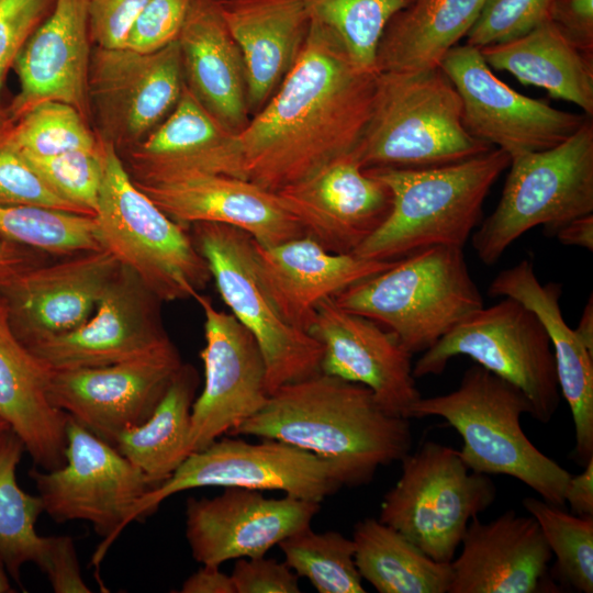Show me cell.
<instances>
[{
    "label": "cell",
    "instance_id": "cell-15",
    "mask_svg": "<svg viewBox=\"0 0 593 593\" xmlns=\"http://www.w3.org/2000/svg\"><path fill=\"white\" fill-rule=\"evenodd\" d=\"M182 365L170 339L131 360L53 370L47 395L56 409L115 447L123 433L152 415Z\"/></svg>",
    "mask_w": 593,
    "mask_h": 593
},
{
    "label": "cell",
    "instance_id": "cell-20",
    "mask_svg": "<svg viewBox=\"0 0 593 593\" xmlns=\"http://www.w3.org/2000/svg\"><path fill=\"white\" fill-rule=\"evenodd\" d=\"M309 333L323 347L321 372L367 387L385 413L409 418L422 395L413 355L392 332L331 296L316 305Z\"/></svg>",
    "mask_w": 593,
    "mask_h": 593
},
{
    "label": "cell",
    "instance_id": "cell-43",
    "mask_svg": "<svg viewBox=\"0 0 593 593\" xmlns=\"http://www.w3.org/2000/svg\"><path fill=\"white\" fill-rule=\"evenodd\" d=\"M552 0H485L468 32V45L483 48L521 37L548 18Z\"/></svg>",
    "mask_w": 593,
    "mask_h": 593
},
{
    "label": "cell",
    "instance_id": "cell-21",
    "mask_svg": "<svg viewBox=\"0 0 593 593\" xmlns=\"http://www.w3.org/2000/svg\"><path fill=\"white\" fill-rule=\"evenodd\" d=\"M120 265L103 248L19 272L0 288L15 336L30 347L83 324Z\"/></svg>",
    "mask_w": 593,
    "mask_h": 593
},
{
    "label": "cell",
    "instance_id": "cell-8",
    "mask_svg": "<svg viewBox=\"0 0 593 593\" xmlns=\"http://www.w3.org/2000/svg\"><path fill=\"white\" fill-rule=\"evenodd\" d=\"M494 211L471 235L479 259L494 265L524 233L542 225L547 234L593 213V124L586 118L563 143L511 158Z\"/></svg>",
    "mask_w": 593,
    "mask_h": 593
},
{
    "label": "cell",
    "instance_id": "cell-33",
    "mask_svg": "<svg viewBox=\"0 0 593 593\" xmlns=\"http://www.w3.org/2000/svg\"><path fill=\"white\" fill-rule=\"evenodd\" d=\"M480 52L490 68L507 71L523 85L544 88L550 97L571 102L592 116L593 56L574 47L549 21Z\"/></svg>",
    "mask_w": 593,
    "mask_h": 593
},
{
    "label": "cell",
    "instance_id": "cell-36",
    "mask_svg": "<svg viewBox=\"0 0 593 593\" xmlns=\"http://www.w3.org/2000/svg\"><path fill=\"white\" fill-rule=\"evenodd\" d=\"M24 451V444L11 428L0 432V559L20 586L23 566H37L44 546V536L35 530L44 513L43 502L38 495L22 490L16 481Z\"/></svg>",
    "mask_w": 593,
    "mask_h": 593
},
{
    "label": "cell",
    "instance_id": "cell-2",
    "mask_svg": "<svg viewBox=\"0 0 593 593\" xmlns=\"http://www.w3.org/2000/svg\"><path fill=\"white\" fill-rule=\"evenodd\" d=\"M231 435L277 439L325 458L344 486L368 484L413 446L409 418L385 413L367 387L323 372L273 391Z\"/></svg>",
    "mask_w": 593,
    "mask_h": 593
},
{
    "label": "cell",
    "instance_id": "cell-34",
    "mask_svg": "<svg viewBox=\"0 0 593 593\" xmlns=\"http://www.w3.org/2000/svg\"><path fill=\"white\" fill-rule=\"evenodd\" d=\"M355 563L379 593H449L451 562H438L379 518L359 521L353 532Z\"/></svg>",
    "mask_w": 593,
    "mask_h": 593
},
{
    "label": "cell",
    "instance_id": "cell-27",
    "mask_svg": "<svg viewBox=\"0 0 593 593\" xmlns=\"http://www.w3.org/2000/svg\"><path fill=\"white\" fill-rule=\"evenodd\" d=\"M491 296L512 298L530 309L545 327L556 361L558 384L575 432L574 459L584 467L593 458V354L564 321L558 282L541 283L529 259L501 270L491 281Z\"/></svg>",
    "mask_w": 593,
    "mask_h": 593
},
{
    "label": "cell",
    "instance_id": "cell-32",
    "mask_svg": "<svg viewBox=\"0 0 593 593\" xmlns=\"http://www.w3.org/2000/svg\"><path fill=\"white\" fill-rule=\"evenodd\" d=\"M485 0H413L398 11L380 37L377 72H415L439 68L466 37Z\"/></svg>",
    "mask_w": 593,
    "mask_h": 593
},
{
    "label": "cell",
    "instance_id": "cell-18",
    "mask_svg": "<svg viewBox=\"0 0 593 593\" xmlns=\"http://www.w3.org/2000/svg\"><path fill=\"white\" fill-rule=\"evenodd\" d=\"M161 303L133 270L120 265L83 324L27 348L52 370L103 367L141 357L170 340Z\"/></svg>",
    "mask_w": 593,
    "mask_h": 593
},
{
    "label": "cell",
    "instance_id": "cell-7",
    "mask_svg": "<svg viewBox=\"0 0 593 593\" xmlns=\"http://www.w3.org/2000/svg\"><path fill=\"white\" fill-rule=\"evenodd\" d=\"M101 143L103 175L93 219L103 248L163 302L194 299L212 277L189 228L135 186L114 144Z\"/></svg>",
    "mask_w": 593,
    "mask_h": 593
},
{
    "label": "cell",
    "instance_id": "cell-40",
    "mask_svg": "<svg viewBox=\"0 0 593 593\" xmlns=\"http://www.w3.org/2000/svg\"><path fill=\"white\" fill-rule=\"evenodd\" d=\"M525 510L539 524L563 579L578 592H593V516L570 514L542 499L527 496Z\"/></svg>",
    "mask_w": 593,
    "mask_h": 593
},
{
    "label": "cell",
    "instance_id": "cell-5",
    "mask_svg": "<svg viewBox=\"0 0 593 593\" xmlns=\"http://www.w3.org/2000/svg\"><path fill=\"white\" fill-rule=\"evenodd\" d=\"M492 148L465 128L459 93L439 67L377 72L370 115L353 154L363 170L425 169Z\"/></svg>",
    "mask_w": 593,
    "mask_h": 593
},
{
    "label": "cell",
    "instance_id": "cell-13",
    "mask_svg": "<svg viewBox=\"0 0 593 593\" xmlns=\"http://www.w3.org/2000/svg\"><path fill=\"white\" fill-rule=\"evenodd\" d=\"M66 437L64 465L33 468L29 474L44 513L57 523L88 522L103 537L92 559L97 564L128 525L135 503L156 484L114 446L68 415Z\"/></svg>",
    "mask_w": 593,
    "mask_h": 593
},
{
    "label": "cell",
    "instance_id": "cell-45",
    "mask_svg": "<svg viewBox=\"0 0 593 593\" xmlns=\"http://www.w3.org/2000/svg\"><path fill=\"white\" fill-rule=\"evenodd\" d=\"M192 0H149L130 30L124 47L158 51L178 38Z\"/></svg>",
    "mask_w": 593,
    "mask_h": 593
},
{
    "label": "cell",
    "instance_id": "cell-46",
    "mask_svg": "<svg viewBox=\"0 0 593 593\" xmlns=\"http://www.w3.org/2000/svg\"><path fill=\"white\" fill-rule=\"evenodd\" d=\"M54 4L55 0H0V93L8 69Z\"/></svg>",
    "mask_w": 593,
    "mask_h": 593
},
{
    "label": "cell",
    "instance_id": "cell-56",
    "mask_svg": "<svg viewBox=\"0 0 593 593\" xmlns=\"http://www.w3.org/2000/svg\"><path fill=\"white\" fill-rule=\"evenodd\" d=\"M14 592L9 580V573L0 559V593H11Z\"/></svg>",
    "mask_w": 593,
    "mask_h": 593
},
{
    "label": "cell",
    "instance_id": "cell-48",
    "mask_svg": "<svg viewBox=\"0 0 593 593\" xmlns=\"http://www.w3.org/2000/svg\"><path fill=\"white\" fill-rule=\"evenodd\" d=\"M235 593H299L298 574L265 556L236 559L231 573Z\"/></svg>",
    "mask_w": 593,
    "mask_h": 593
},
{
    "label": "cell",
    "instance_id": "cell-50",
    "mask_svg": "<svg viewBox=\"0 0 593 593\" xmlns=\"http://www.w3.org/2000/svg\"><path fill=\"white\" fill-rule=\"evenodd\" d=\"M547 21L574 47L593 56V0H552Z\"/></svg>",
    "mask_w": 593,
    "mask_h": 593
},
{
    "label": "cell",
    "instance_id": "cell-1",
    "mask_svg": "<svg viewBox=\"0 0 593 593\" xmlns=\"http://www.w3.org/2000/svg\"><path fill=\"white\" fill-rule=\"evenodd\" d=\"M376 75L311 20L295 64L235 134L243 179L276 193L351 154L370 115Z\"/></svg>",
    "mask_w": 593,
    "mask_h": 593
},
{
    "label": "cell",
    "instance_id": "cell-19",
    "mask_svg": "<svg viewBox=\"0 0 593 593\" xmlns=\"http://www.w3.org/2000/svg\"><path fill=\"white\" fill-rule=\"evenodd\" d=\"M320 503L291 495L225 488L214 497H188L186 539L201 564L266 556L289 536L311 526Z\"/></svg>",
    "mask_w": 593,
    "mask_h": 593
},
{
    "label": "cell",
    "instance_id": "cell-26",
    "mask_svg": "<svg viewBox=\"0 0 593 593\" xmlns=\"http://www.w3.org/2000/svg\"><path fill=\"white\" fill-rule=\"evenodd\" d=\"M254 253L261 279L282 316L307 333L322 300L396 261L332 253L309 235L275 245H261L254 239Z\"/></svg>",
    "mask_w": 593,
    "mask_h": 593
},
{
    "label": "cell",
    "instance_id": "cell-37",
    "mask_svg": "<svg viewBox=\"0 0 593 593\" xmlns=\"http://www.w3.org/2000/svg\"><path fill=\"white\" fill-rule=\"evenodd\" d=\"M0 236L58 257L103 249L93 216L0 204Z\"/></svg>",
    "mask_w": 593,
    "mask_h": 593
},
{
    "label": "cell",
    "instance_id": "cell-47",
    "mask_svg": "<svg viewBox=\"0 0 593 593\" xmlns=\"http://www.w3.org/2000/svg\"><path fill=\"white\" fill-rule=\"evenodd\" d=\"M149 0H90L89 34L97 47H124L134 22Z\"/></svg>",
    "mask_w": 593,
    "mask_h": 593
},
{
    "label": "cell",
    "instance_id": "cell-17",
    "mask_svg": "<svg viewBox=\"0 0 593 593\" xmlns=\"http://www.w3.org/2000/svg\"><path fill=\"white\" fill-rule=\"evenodd\" d=\"M194 300L203 312L205 344L200 353L203 388L191 411L190 454L231 434L270 396L265 359L251 333L208 295Z\"/></svg>",
    "mask_w": 593,
    "mask_h": 593
},
{
    "label": "cell",
    "instance_id": "cell-10",
    "mask_svg": "<svg viewBox=\"0 0 593 593\" xmlns=\"http://www.w3.org/2000/svg\"><path fill=\"white\" fill-rule=\"evenodd\" d=\"M467 356L519 389L532 416L547 424L561 393L549 336L538 316L512 298L482 306L413 363L415 379L440 374L449 360Z\"/></svg>",
    "mask_w": 593,
    "mask_h": 593
},
{
    "label": "cell",
    "instance_id": "cell-49",
    "mask_svg": "<svg viewBox=\"0 0 593 593\" xmlns=\"http://www.w3.org/2000/svg\"><path fill=\"white\" fill-rule=\"evenodd\" d=\"M37 567L44 572L56 593H90L79 566L76 546L68 536H44Z\"/></svg>",
    "mask_w": 593,
    "mask_h": 593
},
{
    "label": "cell",
    "instance_id": "cell-22",
    "mask_svg": "<svg viewBox=\"0 0 593 593\" xmlns=\"http://www.w3.org/2000/svg\"><path fill=\"white\" fill-rule=\"evenodd\" d=\"M276 194L305 235L337 254L353 253L392 206L389 188L367 174L353 153Z\"/></svg>",
    "mask_w": 593,
    "mask_h": 593
},
{
    "label": "cell",
    "instance_id": "cell-31",
    "mask_svg": "<svg viewBox=\"0 0 593 593\" xmlns=\"http://www.w3.org/2000/svg\"><path fill=\"white\" fill-rule=\"evenodd\" d=\"M48 368L15 336L0 293V418L43 470L64 465L67 415L47 395Z\"/></svg>",
    "mask_w": 593,
    "mask_h": 593
},
{
    "label": "cell",
    "instance_id": "cell-52",
    "mask_svg": "<svg viewBox=\"0 0 593 593\" xmlns=\"http://www.w3.org/2000/svg\"><path fill=\"white\" fill-rule=\"evenodd\" d=\"M573 514L593 516V458L583 467L582 472L570 477L566 492Z\"/></svg>",
    "mask_w": 593,
    "mask_h": 593
},
{
    "label": "cell",
    "instance_id": "cell-38",
    "mask_svg": "<svg viewBox=\"0 0 593 593\" xmlns=\"http://www.w3.org/2000/svg\"><path fill=\"white\" fill-rule=\"evenodd\" d=\"M278 546L284 562L317 592H366L355 563L351 538L334 530L316 533L310 526L289 536Z\"/></svg>",
    "mask_w": 593,
    "mask_h": 593
},
{
    "label": "cell",
    "instance_id": "cell-53",
    "mask_svg": "<svg viewBox=\"0 0 593 593\" xmlns=\"http://www.w3.org/2000/svg\"><path fill=\"white\" fill-rule=\"evenodd\" d=\"M181 593H235L231 574L221 571L220 566L202 564L181 585Z\"/></svg>",
    "mask_w": 593,
    "mask_h": 593
},
{
    "label": "cell",
    "instance_id": "cell-6",
    "mask_svg": "<svg viewBox=\"0 0 593 593\" xmlns=\"http://www.w3.org/2000/svg\"><path fill=\"white\" fill-rule=\"evenodd\" d=\"M334 299L392 332L412 355L433 347L484 305L463 248L456 246L429 247L398 259Z\"/></svg>",
    "mask_w": 593,
    "mask_h": 593
},
{
    "label": "cell",
    "instance_id": "cell-39",
    "mask_svg": "<svg viewBox=\"0 0 593 593\" xmlns=\"http://www.w3.org/2000/svg\"><path fill=\"white\" fill-rule=\"evenodd\" d=\"M303 2L311 20L334 33L357 64L376 71L377 47L385 25L398 11L413 0H303Z\"/></svg>",
    "mask_w": 593,
    "mask_h": 593
},
{
    "label": "cell",
    "instance_id": "cell-11",
    "mask_svg": "<svg viewBox=\"0 0 593 593\" xmlns=\"http://www.w3.org/2000/svg\"><path fill=\"white\" fill-rule=\"evenodd\" d=\"M188 228L222 300L261 350L269 394L320 373L323 347L280 313L259 273L254 238L243 230L220 223L199 222Z\"/></svg>",
    "mask_w": 593,
    "mask_h": 593
},
{
    "label": "cell",
    "instance_id": "cell-51",
    "mask_svg": "<svg viewBox=\"0 0 593 593\" xmlns=\"http://www.w3.org/2000/svg\"><path fill=\"white\" fill-rule=\"evenodd\" d=\"M47 256L0 236V288L19 272L45 262Z\"/></svg>",
    "mask_w": 593,
    "mask_h": 593
},
{
    "label": "cell",
    "instance_id": "cell-29",
    "mask_svg": "<svg viewBox=\"0 0 593 593\" xmlns=\"http://www.w3.org/2000/svg\"><path fill=\"white\" fill-rule=\"evenodd\" d=\"M131 178L150 181L202 172L243 179L235 134L227 131L183 86L169 115L128 148Z\"/></svg>",
    "mask_w": 593,
    "mask_h": 593
},
{
    "label": "cell",
    "instance_id": "cell-41",
    "mask_svg": "<svg viewBox=\"0 0 593 593\" xmlns=\"http://www.w3.org/2000/svg\"><path fill=\"white\" fill-rule=\"evenodd\" d=\"M20 118L4 141L22 155L49 157L74 150H96L101 145L88 128L85 116L65 102H41Z\"/></svg>",
    "mask_w": 593,
    "mask_h": 593
},
{
    "label": "cell",
    "instance_id": "cell-42",
    "mask_svg": "<svg viewBox=\"0 0 593 593\" xmlns=\"http://www.w3.org/2000/svg\"><path fill=\"white\" fill-rule=\"evenodd\" d=\"M23 156L57 194L85 215L94 216L103 175L102 143L96 150H74L49 157Z\"/></svg>",
    "mask_w": 593,
    "mask_h": 593
},
{
    "label": "cell",
    "instance_id": "cell-12",
    "mask_svg": "<svg viewBox=\"0 0 593 593\" xmlns=\"http://www.w3.org/2000/svg\"><path fill=\"white\" fill-rule=\"evenodd\" d=\"M210 486L281 491L321 503L344 482L332 461L284 441L219 438L191 452L169 478L147 491L135 503L128 524L152 515L169 496Z\"/></svg>",
    "mask_w": 593,
    "mask_h": 593
},
{
    "label": "cell",
    "instance_id": "cell-9",
    "mask_svg": "<svg viewBox=\"0 0 593 593\" xmlns=\"http://www.w3.org/2000/svg\"><path fill=\"white\" fill-rule=\"evenodd\" d=\"M379 519L438 562H451L470 521L496 497L490 475L471 471L459 450L425 441L401 460Z\"/></svg>",
    "mask_w": 593,
    "mask_h": 593
},
{
    "label": "cell",
    "instance_id": "cell-35",
    "mask_svg": "<svg viewBox=\"0 0 593 593\" xmlns=\"http://www.w3.org/2000/svg\"><path fill=\"white\" fill-rule=\"evenodd\" d=\"M199 382L195 368L183 362L152 415L115 443L119 452L156 485L190 455L191 411Z\"/></svg>",
    "mask_w": 593,
    "mask_h": 593
},
{
    "label": "cell",
    "instance_id": "cell-55",
    "mask_svg": "<svg viewBox=\"0 0 593 593\" xmlns=\"http://www.w3.org/2000/svg\"><path fill=\"white\" fill-rule=\"evenodd\" d=\"M574 329L575 335L585 348L593 354V296L588 299L580 321Z\"/></svg>",
    "mask_w": 593,
    "mask_h": 593
},
{
    "label": "cell",
    "instance_id": "cell-3",
    "mask_svg": "<svg viewBox=\"0 0 593 593\" xmlns=\"http://www.w3.org/2000/svg\"><path fill=\"white\" fill-rule=\"evenodd\" d=\"M510 163L505 152L492 148L440 167L365 170L389 188L392 206L383 223L353 254L398 260L435 246L463 248L480 224L490 189Z\"/></svg>",
    "mask_w": 593,
    "mask_h": 593
},
{
    "label": "cell",
    "instance_id": "cell-54",
    "mask_svg": "<svg viewBox=\"0 0 593 593\" xmlns=\"http://www.w3.org/2000/svg\"><path fill=\"white\" fill-rule=\"evenodd\" d=\"M562 245L593 250V213L585 214L560 225L552 234Z\"/></svg>",
    "mask_w": 593,
    "mask_h": 593
},
{
    "label": "cell",
    "instance_id": "cell-24",
    "mask_svg": "<svg viewBox=\"0 0 593 593\" xmlns=\"http://www.w3.org/2000/svg\"><path fill=\"white\" fill-rule=\"evenodd\" d=\"M90 0H55L48 16L30 35L14 67L20 92L11 112L22 116L44 101H60L89 113Z\"/></svg>",
    "mask_w": 593,
    "mask_h": 593
},
{
    "label": "cell",
    "instance_id": "cell-28",
    "mask_svg": "<svg viewBox=\"0 0 593 593\" xmlns=\"http://www.w3.org/2000/svg\"><path fill=\"white\" fill-rule=\"evenodd\" d=\"M184 83L231 133L250 120L245 67L222 0H192L178 35Z\"/></svg>",
    "mask_w": 593,
    "mask_h": 593
},
{
    "label": "cell",
    "instance_id": "cell-23",
    "mask_svg": "<svg viewBox=\"0 0 593 593\" xmlns=\"http://www.w3.org/2000/svg\"><path fill=\"white\" fill-rule=\"evenodd\" d=\"M134 183L187 228L199 222L226 224L245 231L261 245L305 235L276 193L248 180L191 172Z\"/></svg>",
    "mask_w": 593,
    "mask_h": 593
},
{
    "label": "cell",
    "instance_id": "cell-57",
    "mask_svg": "<svg viewBox=\"0 0 593 593\" xmlns=\"http://www.w3.org/2000/svg\"><path fill=\"white\" fill-rule=\"evenodd\" d=\"M8 428H10V426L3 419L0 418V432Z\"/></svg>",
    "mask_w": 593,
    "mask_h": 593
},
{
    "label": "cell",
    "instance_id": "cell-14",
    "mask_svg": "<svg viewBox=\"0 0 593 593\" xmlns=\"http://www.w3.org/2000/svg\"><path fill=\"white\" fill-rule=\"evenodd\" d=\"M440 68L459 93L467 132L511 158L563 143L589 118L518 93L492 72L474 46H455Z\"/></svg>",
    "mask_w": 593,
    "mask_h": 593
},
{
    "label": "cell",
    "instance_id": "cell-16",
    "mask_svg": "<svg viewBox=\"0 0 593 593\" xmlns=\"http://www.w3.org/2000/svg\"><path fill=\"white\" fill-rule=\"evenodd\" d=\"M184 86L178 41L152 52L96 47L90 56L88 98L104 142L128 148L174 110Z\"/></svg>",
    "mask_w": 593,
    "mask_h": 593
},
{
    "label": "cell",
    "instance_id": "cell-4",
    "mask_svg": "<svg viewBox=\"0 0 593 593\" xmlns=\"http://www.w3.org/2000/svg\"><path fill=\"white\" fill-rule=\"evenodd\" d=\"M524 414L532 415V406L523 392L474 363L456 390L421 396L409 418L441 417L460 435L459 454L471 471L513 477L544 501L564 507L571 473L529 440L521 425Z\"/></svg>",
    "mask_w": 593,
    "mask_h": 593
},
{
    "label": "cell",
    "instance_id": "cell-30",
    "mask_svg": "<svg viewBox=\"0 0 593 593\" xmlns=\"http://www.w3.org/2000/svg\"><path fill=\"white\" fill-rule=\"evenodd\" d=\"M222 10L243 57L251 118L295 64L311 16L303 0H222Z\"/></svg>",
    "mask_w": 593,
    "mask_h": 593
},
{
    "label": "cell",
    "instance_id": "cell-44",
    "mask_svg": "<svg viewBox=\"0 0 593 593\" xmlns=\"http://www.w3.org/2000/svg\"><path fill=\"white\" fill-rule=\"evenodd\" d=\"M0 204L36 206L85 215L57 194L25 157L5 141L0 145Z\"/></svg>",
    "mask_w": 593,
    "mask_h": 593
},
{
    "label": "cell",
    "instance_id": "cell-25",
    "mask_svg": "<svg viewBox=\"0 0 593 593\" xmlns=\"http://www.w3.org/2000/svg\"><path fill=\"white\" fill-rule=\"evenodd\" d=\"M451 561L449 593H535L552 552L532 515L507 510L483 523L473 517Z\"/></svg>",
    "mask_w": 593,
    "mask_h": 593
}]
</instances>
